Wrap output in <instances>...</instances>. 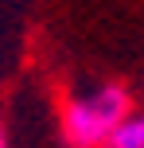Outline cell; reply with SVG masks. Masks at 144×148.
Returning a JSON list of instances; mask_svg holds the SVG:
<instances>
[{"label":"cell","mask_w":144,"mask_h":148,"mask_svg":"<svg viewBox=\"0 0 144 148\" xmlns=\"http://www.w3.org/2000/svg\"><path fill=\"white\" fill-rule=\"evenodd\" d=\"M129 113H132L129 90L117 82H98V86H86L62 101L59 129L70 148H105L109 133Z\"/></svg>","instance_id":"obj_1"},{"label":"cell","mask_w":144,"mask_h":148,"mask_svg":"<svg viewBox=\"0 0 144 148\" xmlns=\"http://www.w3.org/2000/svg\"><path fill=\"white\" fill-rule=\"evenodd\" d=\"M105 148H144V113L132 109L129 117H121V125L109 133Z\"/></svg>","instance_id":"obj_2"},{"label":"cell","mask_w":144,"mask_h":148,"mask_svg":"<svg viewBox=\"0 0 144 148\" xmlns=\"http://www.w3.org/2000/svg\"><path fill=\"white\" fill-rule=\"evenodd\" d=\"M0 148H8V129H4V117H0Z\"/></svg>","instance_id":"obj_3"}]
</instances>
